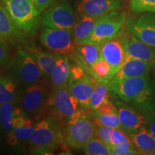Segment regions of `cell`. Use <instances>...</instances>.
<instances>
[{
  "label": "cell",
  "instance_id": "cell-1",
  "mask_svg": "<svg viewBox=\"0 0 155 155\" xmlns=\"http://www.w3.org/2000/svg\"><path fill=\"white\" fill-rule=\"evenodd\" d=\"M110 96L130 105L137 106L141 111L154 104V86L150 73L123 79L112 78L108 82Z\"/></svg>",
  "mask_w": 155,
  "mask_h": 155
},
{
  "label": "cell",
  "instance_id": "cell-2",
  "mask_svg": "<svg viewBox=\"0 0 155 155\" xmlns=\"http://www.w3.org/2000/svg\"><path fill=\"white\" fill-rule=\"evenodd\" d=\"M62 136L58 126L52 118L37 122L29 140V149L32 154H53L61 141Z\"/></svg>",
  "mask_w": 155,
  "mask_h": 155
},
{
  "label": "cell",
  "instance_id": "cell-3",
  "mask_svg": "<svg viewBox=\"0 0 155 155\" xmlns=\"http://www.w3.org/2000/svg\"><path fill=\"white\" fill-rule=\"evenodd\" d=\"M19 30L30 36L36 34L40 14L31 0H0Z\"/></svg>",
  "mask_w": 155,
  "mask_h": 155
},
{
  "label": "cell",
  "instance_id": "cell-4",
  "mask_svg": "<svg viewBox=\"0 0 155 155\" xmlns=\"http://www.w3.org/2000/svg\"><path fill=\"white\" fill-rule=\"evenodd\" d=\"M85 111L83 108L78 110L68 121L64 141L73 149H83L96 136V124Z\"/></svg>",
  "mask_w": 155,
  "mask_h": 155
},
{
  "label": "cell",
  "instance_id": "cell-5",
  "mask_svg": "<svg viewBox=\"0 0 155 155\" xmlns=\"http://www.w3.org/2000/svg\"><path fill=\"white\" fill-rule=\"evenodd\" d=\"M9 69L17 82L25 86L41 82L45 75L32 56L22 48L12 58Z\"/></svg>",
  "mask_w": 155,
  "mask_h": 155
},
{
  "label": "cell",
  "instance_id": "cell-6",
  "mask_svg": "<svg viewBox=\"0 0 155 155\" xmlns=\"http://www.w3.org/2000/svg\"><path fill=\"white\" fill-rule=\"evenodd\" d=\"M39 40L48 51L58 55L70 56L75 49L73 29L43 28Z\"/></svg>",
  "mask_w": 155,
  "mask_h": 155
},
{
  "label": "cell",
  "instance_id": "cell-7",
  "mask_svg": "<svg viewBox=\"0 0 155 155\" xmlns=\"http://www.w3.org/2000/svg\"><path fill=\"white\" fill-rule=\"evenodd\" d=\"M126 20L125 12L114 11L101 17L86 42L101 45L111 40L123 29Z\"/></svg>",
  "mask_w": 155,
  "mask_h": 155
},
{
  "label": "cell",
  "instance_id": "cell-8",
  "mask_svg": "<svg viewBox=\"0 0 155 155\" xmlns=\"http://www.w3.org/2000/svg\"><path fill=\"white\" fill-rule=\"evenodd\" d=\"M42 28L73 29L75 18L72 7L65 0L53 4L40 17Z\"/></svg>",
  "mask_w": 155,
  "mask_h": 155
},
{
  "label": "cell",
  "instance_id": "cell-9",
  "mask_svg": "<svg viewBox=\"0 0 155 155\" xmlns=\"http://www.w3.org/2000/svg\"><path fill=\"white\" fill-rule=\"evenodd\" d=\"M50 95L49 87L43 82L25 86L18 94L20 108L28 116L38 114L49 101Z\"/></svg>",
  "mask_w": 155,
  "mask_h": 155
},
{
  "label": "cell",
  "instance_id": "cell-10",
  "mask_svg": "<svg viewBox=\"0 0 155 155\" xmlns=\"http://www.w3.org/2000/svg\"><path fill=\"white\" fill-rule=\"evenodd\" d=\"M128 32L122 29L114 38L101 45V58L110 64L114 76L127 58Z\"/></svg>",
  "mask_w": 155,
  "mask_h": 155
},
{
  "label": "cell",
  "instance_id": "cell-11",
  "mask_svg": "<svg viewBox=\"0 0 155 155\" xmlns=\"http://www.w3.org/2000/svg\"><path fill=\"white\" fill-rule=\"evenodd\" d=\"M48 103L54 113L67 122L73 114L82 108L76 98L70 92L68 83L53 88Z\"/></svg>",
  "mask_w": 155,
  "mask_h": 155
},
{
  "label": "cell",
  "instance_id": "cell-12",
  "mask_svg": "<svg viewBox=\"0 0 155 155\" xmlns=\"http://www.w3.org/2000/svg\"><path fill=\"white\" fill-rule=\"evenodd\" d=\"M127 30L142 42L155 47V13L144 12L138 18L131 19Z\"/></svg>",
  "mask_w": 155,
  "mask_h": 155
},
{
  "label": "cell",
  "instance_id": "cell-13",
  "mask_svg": "<svg viewBox=\"0 0 155 155\" xmlns=\"http://www.w3.org/2000/svg\"><path fill=\"white\" fill-rule=\"evenodd\" d=\"M117 113L121 123V129L127 134L139 130L146 126V116L142 111H138L127 103L115 99Z\"/></svg>",
  "mask_w": 155,
  "mask_h": 155
},
{
  "label": "cell",
  "instance_id": "cell-14",
  "mask_svg": "<svg viewBox=\"0 0 155 155\" xmlns=\"http://www.w3.org/2000/svg\"><path fill=\"white\" fill-rule=\"evenodd\" d=\"M28 35L17 28L0 2V40L8 45H28Z\"/></svg>",
  "mask_w": 155,
  "mask_h": 155
},
{
  "label": "cell",
  "instance_id": "cell-15",
  "mask_svg": "<svg viewBox=\"0 0 155 155\" xmlns=\"http://www.w3.org/2000/svg\"><path fill=\"white\" fill-rule=\"evenodd\" d=\"M122 0H79L76 9L81 16L101 17L121 9Z\"/></svg>",
  "mask_w": 155,
  "mask_h": 155
},
{
  "label": "cell",
  "instance_id": "cell-16",
  "mask_svg": "<svg viewBox=\"0 0 155 155\" xmlns=\"http://www.w3.org/2000/svg\"><path fill=\"white\" fill-rule=\"evenodd\" d=\"M96 78L77 79L68 81V85L71 94L79 102L81 108L88 110L91 108V98L94 89Z\"/></svg>",
  "mask_w": 155,
  "mask_h": 155
},
{
  "label": "cell",
  "instance_id": "cell-17",
  "mask_svg": "<svg viewBox=\"0 0 155 155\" xmlns=\"http://www.w3.org/2000/svg\"><path fill=\"white\" fill-rule=\"evenodd\" d=\"M155 68V63L141 61L127 56L117 73L113 78L123 79L144 75L150 73Z\"/></svg>",
  "mask_w": 155,
  "mask_h": 155
},
{
  "label": "cell",
  "instance_id": "cell-18",
  "mask_svg": "<svg viewBox=\"0 0 155 155\" xmlns=\"http://www.w3.org/2000/svg\"><path fill=\"white\" fill-rule=\"evenodd\" d=\"M12 124L18 143H28L34 131L32 120L21 109L15 108L12 116Z\"/></svg>",
  "mask_w": 155,
  "mask_h": 155
},
{
  "label": "cell",
  "instance_id": "cell-19",
  "mask_svg": "<svg viewBox=\"0 0 155 155\" xmlns=\"http://www.w3.org/2000/svg\"><path fill=\"white\" fill-rule=\"evenodd\" d=\"M127 53L129 57L155 63V47L142 42L130 32H128Z\"/></svg>",
  "mask_w": 155,
  "mask_h": 155
},
{
  "label": "cell",
  "instance_id": "cell-20",
  "mask_svg": "<svg viewBox=\"0 0 155 155\" xmlns=\"http://www.w3.org/2000/svg\"><path fill=\"white\" fill-rule=\"evenodd\" d=\"M140 154H155V138L146 127L127 134Z\"/></svg>",
  "mask_w": 155,
  "mask_h": 155
},
{
  "label": "cell",
  "instance_id": "cell-21",
  "mask_svg": "<svg viewBox=\"0 0 155 155\" xmlns=\"http://www.w3.org/2000/svg\"><path fill=\"white\" fill-rule=\"evenodd\" d=\"M15 102H7L0 106V125L6 134L7 143L12 147L18 144L12 124Z\"/></svg>",
  "mask_w": 155,
  "mask_h": 155
},
{
  "label": "cell",
  "instance_id": "cell-22",
  "mask_svg": "<svg viewBox=\"0 0 155 155\" xmlns=\"http://www.w3.org/2000/svg\"><path fill=\"white\" fill-rule=\"evenodd\" d=\"M26 50L32 56L42 73L50 77L60 55L42 51L33 46H26Z\"/></svg>",
  "mask_w": 155,
  "mask_h": 155
},
{
  "label": "cell",
  "instance_id": "cell-23",
  "mask_svg": "<svg viewBox=\"0 0 155 155\" xmlns=\"http://www.w3.org/2000/svg\"><path fill=\"white\" fill-rule=\"evenodd\" d=\"M99 18L100 17L82 16V18L75 23L73 28L75 44L85 43L88 41Z\"/></svg>",
  "mask_w": 155,
  "mask_h": 155
},
{
  "label": "cell",
  "instance_id": "cell-24",
  "mask_svg": "<svg viewBox=\"0 0 155 155\" xmlns=\"http://www.w3.org/2000/svg\"><path fill=\"white\" fill-rule=\"evenodd\" d=\"M71 73V63L68 55H60L53 72L50 75L53 88L62 85L66 84L68 82Z\"/></svg>",
  "mask_w": 155,
  "mask_h": 155
},
{
  "label": "cell",
  "instance_id": "cell-25",
  "mask_svg": "<svg viewBox=\"0 0 155 155\" xmlns=\"http://www.w3.org/2000/svg\"><path fill=\"white\" fill-rule=\"evenodd\" d=\"M17 83L12 75L0 74V106L18 99Z\"/></svg>",
  "mask_w": 155,
  "mask_h": 155
},
{
  "label": "cell",
  "instance_id": "cell-26",
  "mask_svg": "<svg viewBox=\"0 0 155 155\" xmlns=\"http://www.w3.org/2000/svg\"><path fill=\"white\" fill-rule=\"evenodd\" d=\"M75 48L80 57L90 66H92L101 58L100 45L85 42L75 44Z\"/></svg>",
  "mask_w": 155,
  "mask_h": 155
},
{
  "label": "cell",
  "instance_id": "cell-27",
  "mask_svg": "<svg viewBox=\"0 0 155 155\" xmlns=\"http://www.w3.org/2000/svg\"><path fill=\"white\" fill-rule=\"evenodd\" d=\"M110 93L108 82L97 81L91 98V110L96 111L106 101L109 99Z\"/></svg>",
  "mask_w": 155,
  "mask_h": 155
},
{
  "label": "cell",
  "instance_id": "cell-28",
  "mask_svg": "<svg viewBox=\"0 0 155 155\" xmlns=\"http://www.w3.org/2000/svg\"><path fill=\"white\" fill-rule=\"evenodd\" d=\"M111 145L119 147L124 150L132 152L135 154H140L127 134L122 129H114L111 134Z\"/></svg>",
  "mask_w": 155,
  "mask_h": 155
},
{
  "label": "cell",
  "instance_id": "cell-29",
  "mask_svg": "<svg viewBox=\"0 0 155 155\" xmlns=\"http://www.w3.org/2000/svg\"><path fill=\"white\" fill-rule=\"evenodd\" d=\"M92 76L98 81L109 82L114 75L110 64L101 58L91 66Z\"/></svg>",
  "mask_w": 155,
  "mask_h": 155
},
{
  "label": "cell",
  "instance_id": "cell-30",
  "mask_svg": "<svg viewBox=\"0 0 155 155\" xmlns=\"http://www.w3.org/2000/svg\"><path fill=\"white\" fill-rule=\"evenodd\" d=\"M87 155H111L109 147L98 137H94L83 147Z\"/></svg>",
  "mask_w": 155,
  "mask_h": 155
},
{
  "label": "cell",
  "instance_id": "cell-31",
  "mask_svg": "<svg viewBox=\"0 0 155 155\" xmlns=\"http://www.w3.org/2000/svg\"><path fill=\"white\" fill-rule=\"evenodd\" d=\"M94 114L96 122L101 124L107 126L114 129H121L117 111H94Z\"/></svg>",
  "mask_w": 155,
  "mask_h": 155
},
{
  "label": "cell",
  "instance_id": "cell-32",
  "mask_svg": "<svg viewBox=\"0 0 155 155\" xmlns=\"http://www.w3.org/2000/svg\"><path fill=\"white\" fill-rule=\"evenodd\" d=\"M129 7L134 14L144 12L155 13V0H130Z\"/></svg>",
  "mask_w": 155,
  "mask_h": 155
},
{
  "label": "cell",
  "instance_id": "cell-33",
  "mask_svg": "<svg viewBox=\"0 0 155 155\" xmlns=\"http://www.w3.org/2000/svg\"><path fill=\"white\" fill-rule=\"evenodd\" d=\"M114 128L101 124L96 122V136L105 142L108 146L111 145V134Z\"/></svg>",
  "mask_w": 155,
  "mask_h": 155
},
{
  "label": "cell",
  "instance_id": "cell-34",
  "mask_svg": "<svg viewBox=\"0 0 155 155\" xmlns=\"http://www.w3.org/2000/svg\"><path fill=\"white\" fill-rule=\"evenodd\" d=\"M146 116V128L155 138V103L141 111Z\"/></svg>",
  "mask_w": 155,
  "mask_h": 155
},
{
  "label": "cell",
  "instance_id": "cell-35",
  "mask_svg": "<svg viewBox=\"0 0 155 155\" xmlns=\"http://www.w3.org/2000/svg\"><path fill=\"white\" fill-rule=\"evenodd\" d=\"M31 2L33 4L37 11L41 14L53 5L55 0H31Z\"/></svg>",
  "mask_w": 155,
  "mask_h": 155
},
{
  "label": "cell",
  "instance_id": "cell-36",
  "mask_svg": "<svg viewBox=\"0 0 155 155\" xmlns=\"http://www.w3.org/2000/svg\"><path fill=\"white\" fill-rule=\"evenodd\" d=\"M9 62V52L7 45L0 40V65H7Z\"/></svg>",
  "mask_w": 155,
  "mask_h": 155
},
{
  "label": "cell",
  "instance_id": "cell-37",
  "mask_svg": "<svg viewBox=\"0 0 155 155\" xmlns=\"http://www.w3.org/2000/svg\"><path fill=\"white\" fill-rule=\"evenodd\" d=\"M109 150L111 152V155H135V154L132 152H129L119 148V147L114 146V145H110Z\"/></svg>",
  "mask_w": 155,
  "mask_h": 155
},
{
  "label": "cell",
  "instance_id": "cell-38",
  "mask_svg": "<svg viewBox=\"0 0 155 155\" xmlns=\"http://www.w3.org/2000/svg\"><path fill=\"white\" fill-rule=\"evenodd\" d=\"M153 84H154V86H155V76H154V83H153Z\"/></svg>",
  "mask_w": 155,
  "mask_h": 155
}]
</instances>
